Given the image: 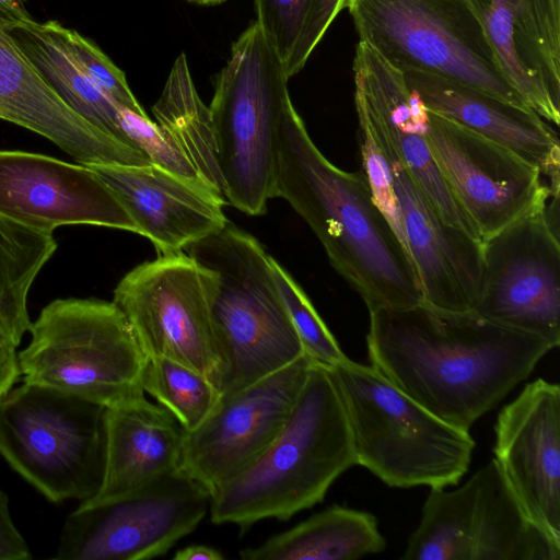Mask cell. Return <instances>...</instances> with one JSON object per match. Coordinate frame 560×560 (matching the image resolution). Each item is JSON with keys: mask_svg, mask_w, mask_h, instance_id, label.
Masks as SVG:
<instances>
[{"mask_svg": "<svg viewBox=\"0 0 560 560\" xmlns=\"http://www.w3.org/2000/svg\"><path fill=\"white\" fill-rule=\"evenodd\" d=\"M366 345L374 369L432 415L465 431L552 350L472 311L424 302L371 311Z\"/></svg>", "mask_w": 560, "mask_h": 560, "instance_id": "cell-1", "label": "cell"}, {"mask_svg": "<svg viewBox=\"0 0 560 560\" xmlns=\"http://www.w3.org/2000/svg\"><path fill=\"white\" fill-rule=\"evenodd\" d=\"M276 197L307 223L369 312L423 302L412 260L363 174L342 171L323 155L291 101L277 132Z\"/></svg>", "mask_w": 560, "mask_h": 560, "instance_id": "cell-2", "label": "cell"}, {"mask_svg": "<svg viewBox=\"0 0 560 560\" xmlns=\"http://www.w3.org/2000/svg\"><path fill=\"white\" fill-rule=\"evenodd\" d=\"M355 464L347 415L329 370L312 363L282 430L268 447L210 499L214 524L242 530L288 521L320 503L334 481Z\"/></svg>", "mask_w": 560, "mask_h": 560, "instance_id": "cell-3", "label": "cell"}, {"mask_svg": "<svg viewBox=\"0 0 560 560\" xmlns=\"http://www.w3.org/2000/svg\"><path fill=\"white\" fill-rule=\"evenodd\" d=\"M185 250L205 275L221 396L304 354L276 285L270 255L257 238L228 222Z\"/></svg>", "mask_w": 560, "mask_h": 560, "instance_id": "cell-4", "label": "cell"}, {"mask_svg": "<svg viewBox=\"0 0 560 560\" xmlns=\"http://www.w3.org/2000/svg\"><path fill=\"white\" fill-rule=\"evenodd\" d=\"M350 425L355 464L388 487L455 486L475 441L424 409L372 365L349 358L327 368Z\"/></svg>", "mask_w": 560, "mask_h": 560, "instance_id": "cell-5", "label": "cell"}, {"mask_svg": "<svg viewBox=\"0 0 560 560\" xmlns=\"http://www.w3.org/2000/svg\"><path fill=\"white\" fill-rule=\"evenodd\" d=\"M284 65L257 22L234 42L209 112L228 203L261 215L276 197L277 132L291 101Z\"/></svg>", "mask_w": 560, "mask_h": 560, "instance_id": "cell-6", "label": "cell"}, {"mask_svg": "<svg viewBox=\"0 0 560 560\" xmlns=\"http://www.w3.org/2000/svg\"><path fill=\"white\" fill-rule=\"evenodd\" d=\"M18 353L23 383L61 390L107 409L144 395L147 363L122 312L112 301L57 299L31 324Z\"/></svg>", "mask_w": 560, "mask_h": 560, "instance_id": "cell-7", "label": "cell"}, {"mask_svg": "<svg viewBox=\"0 0 560 560\" xmlns=\"http://www.w3.org/2000/svg\"><path fill=\"white\" fill-rule=\"evenodd\" d=\"M106 410L61 390L23 383L0 400V455L48 501H86L103 481Z\"/></svg>", "mask_w": 560, "mask_h": 560, "instance_id": "cell-8", "label": "cell"}, {"mask_svg": "<svg viewBox=\"0 0 560 560\" xmlns=\"http://www.w3.org/2000/svg\"><path fill=\"white\" fill-rule=\"evenodd\" d=\"M345 8L359 40L401 72L440 75L528 107L504 75L470 0H346Z\"/></svg>", "mask_w": 560, "mask_h": 560, "instance_id": "cell-9", "label": "cell"}, {"mask_svg": "<svg viewBox=\"0 0 560 560\" xmlns=\"http://www.w3.org/2000/svg\"><path fill=\"white\" fill-rule=\"evenodd\" d=\"M404 560H560L491 459L455 490L431 488Z\"/></svg>", "mask_w": 560, "mask_h": 560, "instance_id": "cell-10", "label": "cell"}, {"mask_svg": "<svg viewBox=\"0 0 560 560\" xmlns=\"http://www.w3.org/2000/svg\"><path fill=\"white\" fill-rule=\"evenodd\" d=\"M210 493L180 468L107 503L79 505L68 515L55 559L148 560L194 532Z\"/></svg>", "mask_w": 560, "mask_h": 560, "instance_id": "cell-11", "label": "cell"}, {"mask_svg": "<svg viewBox=\"0 0 560 560\" xmlns=\"http://www.w3.org/2000/svg\"><path fill=\"white\" fill-rule=\"evenodd\" d=\"M547 202L481 242L472 312L503 327L560 345V244Z\"/></svg>", "mask_w": 560, "mask_h": 560, "instance_id": "cell-12", "label": "cell"}, {"mask_svg": "<svg viewBox=\"0 0 560 560\" xmlns=\"http://www.w3.org/2000/svg\"><path fill=\"white\" fill-rule=\"evenodd\" d=\"M113 302L147 359L182 363L217 387L219 360L205 275L187 253L138 265L118 282Z\"/></svg>", "mask_w": 560, "mask_h": 560, "instance_id": "cell-13", "label": "cell"}, {"mask_svg": "<svg viewBox=\"0 0 560 560\" xmlns=\"http://www.w3.org/2000/svg\"><path fill=\"white\" fill-rule=\"evenodd\" d=\"M427 139L445 184L481 242L559 195L536 165L431 110Z\"/></svg>", "mask_w": 560, "mask_h": 560, "instance_id": "cell-14", "label": "cell"}, {"mask_svg": "<svg viewBox=\"0 0 560 560\" xmlns=\"http://www.w3.org/2000/svg\"><path fill=\"white\" fill-rule=\"evenodd\" d=\"M313 361L288 366L228 396L191 432L184 431L179 468L211 494L255 460L285 424Z\"/></svg>", "mask_w": 560, "mask_h": 560, "instance_id": "cell-15", "label": "cell"}, {"mask_svg": "<svg viewBox=\"0 0 560 560\" xmlns=\"http://www.w3.org/2000/svg\"><path fill=\"white\" fill-rule=\"evenodd\" d=\"M0 214L52 234L62 225H98L137 233L95 171L47 155L0 151Z\"/></svg>", "mask_w": 560, "mask_h": 560, "instance_id": "cell-16", "label": "cell"}, {"mask_svg": "<svg viewBox=\"0 0 560 560\" xmlns=\"http://www.w3.org/2000/svg\"><path fill=\"white\" fill-rule=\"evenodd\" d=\"M493 459L522 509L560 541V387L533 381L497 416Z\"/></svg>", "mask_w": 560, "mask_h": 560, "instance_id": "cell-17", "label": "cell"}, {"mask_svg": "<svg viewBox=\"0 0 560 560\" xmlns=\"http://www.w3.org/2000/svg\"><path fill=\"white\" fill-rule=\"evenodd\" d=\"M354 106L368 120L389 163L405 243L420 281L423 302L445 311H471L481 278V242L439 215L364 109L358 104Z\"/></svg>", "mask_w": 560, "mask_h": 560, "instance_id": "cell-18", "label": "cell"}, {"mask_svg": "<svg viewBox=\"0 0 560 560\" xmlns=\"http://www.w3.org/2000/svg\"><path fill=\"white\" fill-rule=\"evenodd\" d=\"M353 73L354 103L365 110L439 215L479 240L434 161L427 139L429 109L408 88L404 73L360 40Z\"/></svg>", "mask_w": 560, "mask_h": 560, "instance_id": "cell-19", "label": "cell"}, {"mask_svg": "<svg viewBox=\"0 0 560 560\" xmlns=\"http://www.w3.org/2000/svg\"><path fill=\"white\" fill-rule=\"evenodd\" d=\"M86 166L112 189L138 234L151 241L158 256L185 250L229 222L224 198L152 163Z\"/></svg>", "mask_w": 560, "mask_h": 560, "instance_id": "cell-20", "label": "cell"}, {"mask_svg": "<svg viewBox=\"0 0 560 560\" xmlns=\"http://www.w3.org/2000/svg\"><path fill=\"white\" fill-rule=\"evenodd\" d=\"M501 69L528 107L560 120V0H470Z\"/></svg>", "mask_w": 560, "mask_h": 560, "instance_id": "cell-21", "label": "cell"}, {"mask_svg": "<svg viewBox=\"0 0 560 560\" xmlns=\"http://www.w3.org/2000/svg\"><path fill=\"white\" fill-rule=\"evenodd\" d=\"M0 119L47 138L83 165L151 164L142 151L109 137L75 114L28 62L1 21Z\"/></svg>", "mask_w": 560, "mask_h": 560, "instance_id": "cell-22", "label": "cell"}, {"mask_svg": "<svg viewBox=\"0 0 560 560\" xmlns=\"http://www.w3.org/2000/svg\"><path fill=\"white\" fill-rule=\"evenodd\" d=\"M425 107L536 165L559 190L560 148L556 132L536 112L421 71H404Z\"/></svg>", "mask_w": 560, "mask_h": 560, "instance_id": "cell-23", "label": "cell"}, {"mask_svg": "<svg viewBox=\"0 0 560 560\" xmlns=\"http://www.w3.org/2000/svg\"><path fill=\"white\" fill-rule=\"evenodd\" d=\"M184 430L159 404L141 396L106 410V456L97 493L83 506L120 499L179 468Z\"/></svg>", "mask_w": 560, "mask_h": 560, "instance_id": "cell-24", "label": "cell"}, {"mask_svg": "<svg viewBox=\"0 0 560 560\" xmlns=\"http://www.w3.org/2000/svg\"><path fill=\"white\" fill-rule=\"evenodd\" d=\"M4 27L28 62L75 114L109 137L142 151L124 129V108L100 90L74 60L65 26L52 20L39 23L33 19Z\"/></svg>", "mask_w": 560, "mask_h": 560, "instance_id": "cell-25", "label": "cell"}, {"mask_svg": "<svg viewBox=\"0 0 560 560\" xmlns=\"http://www.w3.org/2000/svg\"><path fill=\"white\" fill-rule=\"evenodd\" d=\"M386 540L369 512L332 505L257 547L244 560H355L382 552Z\"/></svg>", "mask_w": 560, "mask_h": 560, "instance_id": "cell-26", "label": "cell"}, {"mask_svg": "<svg viewBox=\"0 0 560 560\" xmlns=\"http://www.w3.org/2000/svg\"><path fill=\"white\" fill-rule=\"evenodd\" d=\"M152 112L156 124L177 142L201 178L226 200L210 112L196 90L185 54L175 59Z\"/></svg>", "mask_w": 560, "mask_h": 560, "instance_id": "cell-27", "label": "cell"}, {"mask_svg": "<svg viewBox=\"0 0 560 560\" xmlns=\"http://www.w3.org/2000/svg\"><path fill=\"white\" fill-rule=\"evenodd\" d=\"M56 248L52 234L0 214V342L18 347L30 330L28 293Z\"/></svg>", "mask_w": 560, "mask_h": 560, "instance_id": "cell-28", "label": "cell"}, {"mask_svg": "<svg viewBox=\"0 0 560 560\" xmlns=\"http://www.w3.org/2000/svg\"><path fill=\"white\" fill-rule=\"evenodd\" d=\"M141 388L165 408L185 432L201 425L221 400L220 392L205 375L165 358L147 360Z\"/></svg>", "mask_w": 560, "mask_h": 560, "instance_id": "cell-29", "label": "cell"}, {"mask_svg": "<svg viewBox=\"0 0 560 560\" xmlns=\"http://www.w3.org/2000/svg\"><path fill=\"white\" fill-rule=\"evenodd\" d=\"M272 276L299 336L304 353L316 364L331 368L348 357L292 276L270 256Z\"/></svg>", "mask_w": 560, "mask_h": 560, "instance_id": "cell-30", "label": "cell"}, {"mask_svg": "<svg viewBox=\"0 0 560 560\" xmlns=\"http://www.w3.org/2000/svg\"><path fill=\"white\" fill-rule=\"evenodd\" d=\"M122 126L126 133L147 154L152 164L212 189L201 178L177 142L149 117H142L122 109Z\"/></svg>", "mask_w": 560, "mask_h": 560, "instance_id": "cell-31", "label": "cell"}, {"mask_svg": "<svg viewBox=\"0 0 560 560\" xmlns=\"http://www.w3.org/2000/svg\"><path fill=\"white\" fill-rule=\"evenodd\" d=\"M70 51L83 73L121 108L149 117L138 103L125 73L91 39L67 28Z\"/></svg>", "mask_w": 560, "mask_h": 560, "instance_id": "cell-32", "label": "cell"}, {"mask_svg": "<svg viewBox=\"0 0 560 560\" xmlns=\"http://www.w3.org/2000/svg\"><path fill=\"white\" fill-rule=\"evenodd\" d=\"M357 117L362 160L361 173L369 185L377 208L387 219L395 234L406 247L401 213L393 187L389 163L368 120L359 113H357Z\"/></svg>", "mask_w": 560, "mask_h": 560, "instance_id": "cell-33", "label": "cell"}, {"mask_svg": "<svg viewBox=\"0 0 560 560\" xmlns=\"http://www.w3.org/2000/svg\"><path fill=\"white\" fill-rule=\"evenodd\" d=\"M311 2L312 0H254L256 22L284 66L300 38Z\"/></svg>", "mask_w": 560, "mask_h": 560, "instance_id": "cell-34", "label": "cell"}, {"mask_svg": "<svg viewBox=\"0 0 560 560\" xmlns=\"http://www.w3.org/2000/svg\"><path fill=\"white\" fill-rule=\"evenodd\" d=\"M345 4L346 0H312L300 38L284 66L289 79L304 68L337 14L345 9Z\"/></svg>", "mask_w": 560, "mask_h": 560, "instance_id": "cell-35", "label": "cell"}, {"mask_svg": "<svg viewBox=\"0 0 560 560\" xmlns=\"http://www.w3.org/2000/svg\"><path fill=\"white\" fill-rule=\"evenodd\" d=\"M31 550L10 513L9 498L0 489V560H27Z\"/></svg>", "mask_w": 560, "mask_h": 560, "instance_id": "cell-36", "label": "cell"}, {"mask_svg": "<svg viewBox=\"0 0 560 560\" xmlns=\"http://www.w3.org/2000/svg\"><path fill=\"white\" fill-rule=\"evenodd\" d=\"M21 377L16 347L0 342V400Z\"/></svg>", "mask_w": 560, "mask_h": 560, "instance_id": "cell-37", "label": "cell"}, {"mask_svg": "<svg viewBox=\"0 0 560 560\" xmlns=\"http://www.w3.org/2000/svg\"><path fill=\"white\" fill-rule=\"evenodd\" d=\"M31 20L25 0H0V21L4 26Z\"/></svg>", "mask_w": 560, "mask_h": 560, "instance_id": "cell-38", "label": "cell"}, {"mask_svg": "<svg viewBox=\"0 0 560 560\" xmlns=\"http://www.w3.org/2000/svg\"><path fill=\"white\" fill-rule=\"evenodd\" d=\"M223 558L220 550L205 545L187 546L174 555V560H222Z\"/></svg>", "mask_w": 560, "mask_h": 560, "instance_id": "cell-39", "label": "cell"}, {"mask_svg": "<svg viewBox=\"0 0 560 560\" xmlns=\"http://www.w3.org/2000/svg\"><path fill=\"white\" fill-rule=\"evenodd\" d=\"M188 2L199 4V5H217L225 2L226 0H186Z\"/></svg>", "mask_w": 560, "mask_h": 560, "instance_id": "cell-40", "label": "cell"}]
</instances>
